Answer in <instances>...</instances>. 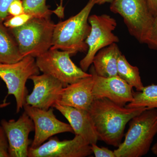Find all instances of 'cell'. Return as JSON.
Here are the masks:
<instances>
[{
    "label": "cell",
    "mask_w": 157,
    "mask_h": 157,
    "mask_svg": "<svg viewBox=\"0 0 157 157\" xmlns=\"http://www.w3.org/2000/svg\"><path fill=\"white\" fill-rule=\"evenodd\" d=\"M147 107L128 108L106 98L94 100L88 112L99 140L118 147L122 142L127 124Z\"/></svg>",
    "instance_id": "6da1fadb"
},
{
    "label": "cell",
    "mask_w": 157,
    "mask_h": 157,
    "mask_svg": "<svg viewBox=\"0 0 157 157\" xmlns=\"http://www.w3.org/2000/svg\"><path fill=\"white\" fill-rule=\"evenodd\" d=\"M157 134V109H145L129 122L124 140L114 151L116 157L145 155Z\"/></svg>",
    "instance_id": "7a4b0ae2"
},
{
    "label": "cell",
    "mask_w": 157,
    "mask_h": 157,
    "mask_svg": "<svg viewBox=\"0 0 157 157\" xmlns=\"http://www.w3.org/2000/svg\"><path fill=\"white\" fill-rule=\"evenodd\" d=\"M96 2L90 0L78 14L55 25L50 48L70 52L72 55L87 52L85 41L91 31L88 18Z\"/></svg>",
    "instance_id": "3957f363"
},
{
    "label": "cell",
    "mask_w": 157,
    "mask_h": 157,
    "mask_svg": "<svg viewBox=\"0 0 157 157\" xmlns=\"http://www.w3.org/2000/svg\"><path fill=\"white\" fill-rule=\"evenodd\" d=\"M55 26L50 18L33 17L21 26L9 29L21 56L36 58L51 47Z\"/></svg>",
    "instance_id": "277c9868"
},
{
    "label": "cell",
    "mask_w": 157,
    "mask_h": 157,
    "mask_svg": "<svg viewBox=\"0 0 157 157\" xmlns=\"http://www.w3.org/2000/svg\"><path fill=\"white\" fill-rule=\"evenodd\" d=\"M110 10L123 18L131 36L144 44L155 18L147 0H113Z\"/></svg>",
    "instance_id": "5b68a950"
},
{
    "label": "cell",
    "mask_w": 157,
    "mask_h": 157,
    "mask_svg": "<svg viewBox=\"0 0 157 157\" xmlns=\"http://www.w3.org/2000/svg\"><path fill=\"white\" fill-rule=\"evenodd\" d=\"M35 58L24 57L16 63L0 64V78L5 82L8 89V96L12 95L16 101L17 113L25 104L26 97L28 90L26 83L29 77L39 74Z\"/></svg>",
    "instance_id": "8992f818"
},
{
    "label": "cell",
    "mask_w": 157,
    "mask_h": 157,
    "mask_svg": "<svg viewBox=\"0 0 157 157\" xmlns=\"http://www.w3.org/2000/svg\"><path fill=\"white\" fill-rule=\"evenodd\" d=\"M50 48L36 58L39 70L48 74L62 82L64 87L82 78L92 76L78 67L70 59L71 52Z\"/></svg>",
    "instance_id": "52a82bcc"
},
{
    "label": "cell",
    "mask_w": 157,
    "mask_h": 157,
    "mask_svg": "<svg viewBox=\"0 0 157 157\" xmlns=\"http://www.w3.org/2000/svg\"><path fill=\"white\" fill-rule=\"evenodd\" d=\"M88 21L91 31L85 41L88 49L86 55L79 63L80 68L85 72L93 63L94 57L99 50L119 42L118 37L113 33L117 26L113 17L107 14H93L89 17Z\"/></svg>",
    "instance_id": "ba28073f"
},
{
    "label": "cell",
    "mask_w": 157,
    "mask_h": 157,
    "mask_svg": "<svg viewBox=\"0 0 157 157\" xmlns=\"http://www.w3.org/2000/svg\"><path fill=\"white\" fill-rule=\"evenodd\" d=\"M25 111L32 119L35 126V136L30 147L36 148L54 135L65 132L74 133L70 124L57 118L53 109H40L25 105Z\"/></svg>",
    "instance_id": "9c48e42d"
},
{
    "label": "cell",
    "mask_w": 157,
    "mask_h": 157,
    "mask_svg": "<svg viewBox=\"0 0 157 157\" xmlns=\"http://www.w3.org/2000/svg\"><path fill=\"white\" fill-rule=\"evenodd\" d=\"M91 145L80 135L72 140L51 137L36 148L29 147L28 157H85L92 154Z\"/></svg>",
    "instance_id": "30bf717a"
},
{
    "label": "cell",
    "mask_w": 157,
    "mask_h": 157,
    "mask_svg": "<svg viewBox=\"0 0 157 157\" xmlns=\"http://www.w3.org/2000/svg\"><path fill=\"white\" fill-rule=\"evenodd\" d=\"M1 125L8 140L9 157H28L29 146L32 144L29 135L35 131V126L27 113L24 111L17 120L2 119Z\"/></svg>",
    "instance_id": "8fae6325"
},
{
    "label": "cell",
    "mask_w": 157,
    "mask_h": 157,
    "mask_svg": "<svg viewBox=\"0 0 157 157\" xmlns=\"http://www.w3.org/2000/svg\"><path fill=\"white\" fill-rule=\"evenodd\" d=\"M90 73L94 80V100L106 98L121 107H125L127 103L133 101V87L118 76L109 77L98 76L93 66Z\"/></svg>",
    "instance_id": "7c38bea8"
},
{
    "label": "cell",
    "mask_w": 157,
    "mask_h": 157,
    "mask_svg": "<svg viewBox=\"0 0 157 157\" xmlns=\"http://www.w3.org/2000/svg\"><path fill=\"white\" fill-rule=\"evenodd\" d=\"M29 79L33 82L34 87L31 94L26 97L25 105L44 109L53 107L64 87L62 82L45 73L33 75Z\"/></svg>",
    "instance_id": "4fadbf2b"
},
{
    "label": "cell",
    "mask_w": 157,
    "mask_h": 157,
    "mask_svg": "<svg viewBox=\"0 0 157 157\" xmlns=\"http://www.w3.org/2000/svg\"><path fill=\"white\" fill-rule=\"evenodd\" d=\"M94 80L92 75L63 88L58 103L88 111L94 101L93 95Z\"/></svg>",
    "instance_id": "5bb4252c"
},
{
    "label": "cell",
    "mask_w": 157,
    "mask_h": 157,
    "mask_svg": "<svg viewBox=\"0 0 157 157\" xmlns=\"http://www.w3.org/2000/svg\"><path fill=\"white\" fill-rule=\"evenodd\" d=\"M53 107L67 120L75 135H80L90 144H97L99 137L88 111L64 106L58 102Z\"/></svg>",
    "instance_id": "9a60e30c"
},
{
    "label": "cell",
    "mask_w": 157,
    "mask_h": 157,
    "mask_svg": "<svg viewBox=\"0 0 157 157\" xmlns=\"http://www.w3.org/2000/svg\"><path fill=\"white\" fill-rule=\"evenodd\" d=\"M121 53L116 43L99 50L92 63L96 74L104 77L118 76L117 60Z\"/></svg>",
    "instance_id": "2e32d148"
},
{
    "label": "cell",
    "mask_w": 157,
    "mask_h": 157,
    "mask_svg": "<svg viewBox=\"0 0 157 157\" xmlns=\"http://www.w3.org/2000/svg\"><path fill=\"white\" fill-rule=\"evenodd\" d=\"M9 29L0 22V64H11L23 58Z\"/></svg>",
    "instance_id": "e0dca14e"
},
{
    "label": "cell",
    "mask_w": 157,
    "mask_h": 157,
    "mask_svg": "<svg viewBox=\"0 0 157 157\" xmlns=\"http://www.w3.org/2000/svg\"><path fill=\"white\" fill-rule=\"evenodd\" d=\"M118 76L137 91H140L144 87L139 69L132 66L127 60L125 56L121 54L117 60Z\"/></svg>",
    "instance_id": "ac0fdd59"
},
{
    "label": "cell",
    "mask_w": 157,
    "mask_h": 157,
    "mask_svg": "<svg viewBox=\"0 0 157 157\" xmlns=\"http://www.w3.org/2000/svg\"><path fill=\"white\" fill-rule=\"evenodd\" d=\"M128 108L147 107L157 109V85L144 86L140 91H133V100L125 106Z\"/></svg>",
    "instance_id": "d6986e66"
},
{
    "label": "cell",
    "mask_w": 157,
    "mask_h": 157,
    "mask_svg": "<svg viewBox=\"0 0 157 157\" xmlns=\"http://www.w3.org/2000/svg\"><path fill=\"white\" fill-rule=\"evenodd\" d=\"M46 0H22L25 13L33 17L50 18L53 11L46 5Z\"/></svg>",
    "instance_id": "ffe728a7"
},
{
    "label": "cell",
    "mask_w": 157,
    "mask_h": 157,
    "mask_svg": "<svg viewBox=\"0 0 157 157\" xmlns=\"http://www.w3.org/2000/svg\"><path fill=\"white\" fill-rule=\"evenodd\" d=\"M32 18L33 17L30 15L24 13L16 16H9L3 23L8 28H15L25 24Z\"/></svg>",
    "instance_id": "44dd1931"
},
{
    "label": "cell",
    "mask_w": 157,
    "mask_h": 157,
    "mask_svg": "<svg viewBox=\"0 0 157 157\" xmlns=\"http://www.w3.org/2000/svg\"><path fill=\"white\" fill-rule=\"evenodd\" d=\"M144 44H147L151 49L157 50V14Z\"/></svg>",
    "instance_id": "7402d4cb"
},
{
    "label": "cell",
    "mask_w": 157,
    "mask_h": 157,
    "mask_svg": "<svg viewBox=\"0 0 157 157\" xmlns=\"http://www.w3.org/2000/svg\"><path fill=\"white\" fill-rule=\"evenodd\" d=\"M91 148L96 157H116L114 151L105 147H99L97 144H91Z\"/></svg>",
    "instance_id": "603a6c76"
},
{
    "label": "cell",
    "mask_w": 157,
    "mask_h": 157,
    "mask_svg": "<svg viewBox=\"0 0 157 157\" xmlns=\"http://www.w3.org/2000/svg\"><path fill=\"white\" fill-rule=\"evenodd\" d=\"M0 157H9V144L6 133L0 126Z\"/></svg>",
    "instance_id": "cb8c5ba5"
},
{
    "label": "cell",
    "mask_w": 157,
    "mask_h": 157,
    "mask_svg": "<svg viewBox=\"0 0 157 157\" xmlns=\"http://www.w3.org/2000/svg\"><path fill=\"white\" fill-rule=\"evenodd\" d=\"M24 13L22 0H13L8 9L9 16H16Z\"/></svg>",
    "instance_id": "d4e9b609"
},
{
    "label": "cell",
    "mask_w": 157,
    "mask_h": 157,
    "mask_svg": "<svg viewBox=\"0 0 157 157\" xmlns=\"http://www.w3.org/2000/svg\"><path fill=\"white\" fill-rule=\"evenodd\" d=\"M13 0H0V22H4L9 17L8 9Z\"/></svg>",
    "instance_id": "484cf974"
},
{
    "label": "cell",
    "mask_w": 157,
    "mask_h": 157,
    "mask_svg": "<svg viewBox=\"0 0 157 157\" xmlns=\"http://www.w3.org/2000/svg\"><path fill=\"white\" fill-rule=\"evenodd\" d=\"M150 10L154 17L157 14V0H147Z\"/></svg>",
    "instance_id": "4316f807"
},
{
    "label": "cell",
    "mask_w": 157,
    "mask_h": 157,
    "mask_svg": "<svg viewBox=\"0 0 157 157\" xmlns=\"http://www.w3.org/2000/svg\"><path fill=\"white\" fill-rule=\"evenodd\" d=\"M113 0H96V5H102L107 3H111Z\"/></svg>",
    "instance_id": "83f0119b"
},
{
    "label": "cell",
    "mask_w": 157,
    "mask_h": 157,
    "mask_svg": "<svg viewBox=\"0 0 157 157\" xmlns=\"http://www.w3.org/2000/svg\"><path fill=\"white\" fill-rule=\"evenodd\" d=\"M151 151L154 154L157 155V141L152 147Z\"/></svg>",
    "instance_id": "f1b7e54d"
}]
</instances>
